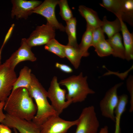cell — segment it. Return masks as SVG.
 Returning a JSON list of instances; mask_svg holds the SVG:
<instances>
[{
	"instance_id": "obj_1",
	"label": "cell",
	"mask_w": 133,
	"mask_h": 133,
	"mask_svg": "<svg viewBox=\"0 0 133 133\" xmlns=\"http://www.w3.org/2000/svg\"><path fill=\"white\" fill-rule=\"evenodd\" d=\"M3 109L9 115L31 121L36 113L37 108L28 90L20 87L12 91L4 101Z\"/></svg>"
},
{
	"instance_id": "obj_2",
	"label": "cell",
	"mask_w": 133,
	"mask_h": 133,
	"mask_svg": "<svg viewBox=\"0 0 133 133\" xmlns=\"http://www.w3.org/2000/svg\"><path fill=\"white\" fill-rule=\"evenodd\" d=\"M32 78L28 90L31 96L34 99L37 108L36 113L32 121L39 126L50 116L59 115L48 101L47 91L32 74Z\"/></svg>"
},
{
	"instance_id": "obj_3",
	"label": "cell",
	"mask_w": 133,
	"mask_h": 133,
	"mask_svg": "<svg viewBox=\"0 0 133 133\" xmlns=\"http://www.w3.org/2000/svg\"><path fill=\"white\" fill-rule=\"evenodd\" d=\"M87 78L81 72L78 75H72L59 82L60 85L65 86L67 89V100L71 103L81 102L85 100L88 94L95 93L89 87Z\"/></svg>"
},
{
	"instance_id": "obj_4",
	"label": "cell",
	"mask_w": 133,
	"mask_h": 133,
	"mask_svg": "<svg viewBox=\"0 0 133 133\" xmlns=\"http://www.w3.org/2000/svg\"><path fill=\"white\" fill-rule=\"evenodd\" d=\"M60 85L57 77L54 76L47 91V97L51 101V105L59 115L71 103L66 100V91Z\"/></svg>"
},
{
	"instance_id": "obj_5",
	"label": "cell",
	"mask_w": 133,
	"mask_h": 133,
	"mask_svg": "<svg viewBox=\"0 0 133 133\" xmlns=\"http://www.w3.org/2000/svg\"><path fill=\"white\" fill-rule=\"evenodd\" d=\"M78 120L75 133H97L99 122L93 106L84 108Z\"/></svg>"
},
{
	"instance_id": "obj_6",
	"label": "cell",
	"mask_w": 133,
	"mask_h": 133,
	"mask_svg": "<svg viewBox=\"0 0 133 133\" xmlns=\"http://www.w3.org/2000/svg\"><path fill=\"white\" fill-rule=\"evenodd\" d=\"M17 78L14 69L5 61L0 65V102L5 101L10 95Z\"/></svg>"
},
{
	"instance_id": "obj_7",
	"label": "cell",
	"mask_w": 133,
	"mask_h": 133,
	"mask_svg": "<svg viewBox=\"0 0 133 133\" xmlns=\"http://www.w3.org/2000/svg\"><path fill=\"white\" fill-rule=\"evenodd\" d=\"M123 84L122 83H118L111 88L106 92L100 102V107L102 116L111 119L114 122L115 111L119 101L117 90Z\"/></svg>"
},
{
	"instance_id": "obj_8",
	"label": "cell",
	"mask_w": 133,
	"mask_h": 133,
	"mask_svg": "<svg viewBox=\"0 0 133 133\" xmlns=\"http://www.w3.org/2000/svg\"><path fill=\"white\" fill-rule=\"evenodd\" d=\"M55 29L49 23L36 27L26 39L28 45L33 47L47 44L55 37Z\"/></svg>"
},
{
	"instance_id": "obj_9",
	"label": "cell",
	"mask_w": 133,
	"mask_h": 133,
	"mask_svg": "<svg viewBox=\"0 0 133 133\" xmlns=\"http://www.w3.org/2000/svg\"><path fill=\"white\" fill-rule=\"evenodd\" d=\"M78 119L65 120L59 115L51 116L39 126L41 133H66L71 127L76 125Z\"/></svg>"
},
{
	"instance_id": "obj_10",
	"label": "cell",
	"mask_w": 133,
	"mask_h": 133,
	"mask_svg": "<svg viewBox=\"0 0 133 133\" xmlns=\"http://www.w3.org/2000/svg\"><path fill=\"white\" fill-rule=\"evenodd\" d=\"M59 0H45L34 9L32 13L39 14L45 17L49 23L55 29L65 31V27L57 20L55 15V9Z\"/></svg>"
},
{
	"instance_id": "obj_11",
	"label": "cell",
	"mask_w": 133,
	"mask_h": 133,
	"mask_svg": "<svg viewBox=\"0 0 133 133\" xmlns=\"http://www.w3.org/2000/svg\"><path fill=\"white\" fill-rule=\"evenodd\" d=\"M11 17L17 19H26L33 13V10L42 3L41 1L32 0H12Z\"/></svg>"
},
{
	"instance_id": "obj_12",
	"label": "cell",
	"mask_w": 133,
	"mask_h": 133,
	"mask_svg": "<svg viewBox=\"0 0 133 133\" xmlns=\"http://www.w3.org/2000/svg\"><path fill=\"white\" fill-rule=\"evenodd\" d=\"M1 123L10 128H15L19 133H41L39 126L32 120L27 121L7 113Z\"/></svg>"
},
{
	"instance_id": "obj_13",
	"label": "cell",
	"mask_w": 133,
	"mask_h": 133,
	"mask_svg": "<svg viewBox=\"0 0 133 133\" xmlns=\"http://www.w3.org/2000/svg\"><path fill=\"white\" fill-rule=\"evenodd\" d=\"M31 48L27 42L26 38H22L19 47L5 62L11 68L15 69L16 66L21 62L36 61V58L32 52Z\"/></svg>"
},
{
	"instance_id": "obj_14",
	"label": "cell",
	"mask_w": 133,
	"mask_h": 133,
	"mask_svg": "<svg viewBox=\"0 0 133 133\" xmlns=\"http://www.w3.org/2000/svg\"><path fill=\"white\" fill-rule=\"evenodd\" d=\"M119 19L125 50V59L129 61L133 59V34L128 30L125 23L120 17H117Z\"/></svg>"
},
{
	"instance_id": "obj_15",
	"label": "cell",
	"mask_w": 133,
	"mask_h": 133,
	"mask_svg": "<svg viewBox=\"0 0 133 133\" xmlns=\"http://www.w3.org/2000/svg\"><path fill=\"white\" fill-rule=\"evenodd\" d=\"M78 11L82 16L85 19L86 25L93 29L101 27L102 21L99 18L96 11L83 5L79 6Z\"/></svg>"
},
{
	"instance_id": "obj_16",
	"label": "cell",
	"mask_w": 133,
	"mask_h": 133,
	"mask_svg": "<svg viewBox=\"0 0 133 133\" xmlns=\"http://www.w3.org/2000/svg\"><path fill=\"white\" fill-rule=\"evenodd\" d=\"M31 72V69L27 66H24L21 69L19 76L13 84L12 91L20 87L25 88L28 89L32 81Z\"/></svg>"
},
{
	"instance_id": "obj_17",
	"label": "cell",
	"mask_w": 133,
	"mask_h": 133,
	"mask_svg": "<svg viewBox=\"0 0 133 133\" xmlns=\"http://www.w3.org/2000/svg\"><path fill=\"white\" fill-rule=\"evenodd\" d=\"M122 38L121 35L118 33L106 40L113 49L112 55L114 57L124 59H125V50Z\"/></svg>"
},
{
	"instance_id": "obj_18",
	"label": "cell",
	"mask_w": 133,
	"mask_h": 133,
	"mask_svg": "<svg viewBox=\"0 0 133 133\" xmlns=\"http://www.w3.org/2000/svg\"><path fill=\"white\" fill-rule=\"evenodd\" d=\"M101 27L104 33L109 38L121 31V26L119 19L117 17L114 21L108 20L106 16H104L102 21Z\"/></svg>"
},
{
	"instance_id": "obj_19",
	"label": "cell",
	"mask_w": 133,
	"mask_h": 133,
	"mask_svg": "<svg viewBox=\"0 0 133 133\" xmlns=\"http://www.w3.org/2000/svg\"><path fill=\"white\" fill-rule=\"evenodd\" d=\"M86 29L83 34L81 42L78 45V49L82 57H86L89 55V48L92 46V33L93 28L86 25Z\"/></svg>"
},
{
	"instance_id": "obj_20",
	"label": "cell",
	"mask_w": 133,
	"mask_h": 133,
	"mask_svg": "<svg viewBox=\"0 0 133 133\" xmlns=\"http://www.w3.org/2000/svg\"><path fill=\"white\" fill-rule=\"evenodd\" d=\"M119 103L114 112L116 123L115 133H120V125L121 117L126 110V106L128 101V97L126 94H123L119 96Z\"/></svg>"
},
{
	"instance_id": "obj_21",
	"label": "cell",
	"mask_w": 133,
	"mask_h": 133,
	"mask_svg": "<svg viewBox=\"0 0 133 133\" xmlns=\"http://www.w3.org/2000/svg\"><path fill=\"white\" fill-rule=\"evenodd\" d=\"M65 57L69 60L75 68L77 69L80 65L82 57L78 48L67 45H64Z\"/></svg>"
},
{
	"instance_id": "obj_22",
	"label": "cell",
	"mask_w": 133,
	"mask_h": 133,
	"mask_svg": "<svg viewBox=\"0 0 133 133\" xmlns=\"http://www.w3.org/2000/svg\"><path fill=\"white\" fill-rule=\"evenodd\" d=\"M66 22L65 31L67 35L68 39V42L67 45L78 48L76 38V18L73 17Z\"/></svg>"
},
{
	"instance_id": "obj_23",
	"label": "cell",
	"mask_w": 133,
	"mask_h": 133,
	"mask_svg": "<svg viewBox=\"0 0 133 133\" xmlns=\"http://www.w3.org/2000/svg\"><path fill=\"white\" fill-rule=\"evenodd\" d=\"M122 21L132 26L133 25V0H123L122 7L119 16Z\"/></svg>"
},
{
	"instance_id": "obj_24",
	"label": "cell",
	"mask_w": 133,
	"mask_h": 133,
	"mask_svg": "<svg viewBox=\"0 0 133 133\" xmlns=\"http://www.w3.org/2000/svg\"><path fill=\"white\" fill-rule=\"evenodd\" d=\"M123 2V0H103L100 4L117 17L120 16Z\"/></svg>"
},
{
	"instance_id": "obj_25",
	"label": "cell",
	"mask_w": 133,
	"mask_h": 133,
	"mask_svg": "<svg viewBox=\"0 0 133 133\" xmlns=\"http://www.w3.org/2000/svg\"><path fill=\"white\" fill-rule=\"evenodd\" d=\"M45 49L62 58L65 57L64 45L61 44L54 38L51 40L44 47Z\"/></svg>"
},
{
	"instance_id": "obj_26",
	"label": "cell",
	"mask_w": 133,
	"mask_h": 133,
	"mask_svg": "<svg viewBox=\"0 0 133 133\" xmlns=\"http://www.w3.org/2000/svg\"><path fill=\"white\" fill-rule=\"evenodd\" d=\"M94 47L95 51L100 57H103L112 55L113 49L105 39L96 44Z\"/></svg>"
},
{
	"instance_id": "obj_27",
	"label": "cell",
	"mask_w": 133,
	"mask_h": 133,
	"mask_svg": "<svg viewBox=\"0 0 133 133\" xmlns=\"http://www.w3.org/2000/svg\"><path fill=\"white\" fill-rule=\"evenodd\" d=\"M58 4L60 8L59 14L63 20L66 22L73 17L72 11L68 6L67 0H59Z\"/></svg>"
},
{
	"instance_id": "obj_28",
	"label": "cell",
	"mask_w": 133,
	"mask_h": 133,
	"mask_svg": "<svg viewBox=\"0 0 133 133\" xmlns=\"http://www.w3.org/2000/svg\"><path fill=\"white\" fill-rule=\"evenodd\" d=\"M92 46H94L100 41L105 39L104 33L101 27L93 29L92 33Z\"/></svg>"
},
{
	"instance_id": "obj_29",
	"label": "cell",
	"mask_w": 133,
	"mask_h": 133,
	"mask_svg": "<svg viewBox=\"0 0 133 133\" xmlns=\"http://www.w3.org/2000/svg\"><path fill=\"white\" fill-rule=\"evenodd\" d=\"M126 84L131 97L130 107L129 111L131 112L133 111V77L132 75H131L129 76L127 80Z\"/></svg>"
},
{
	"instance_id": "obj_30",
	"label": "cell",
	"mask_w": 133,
	"mask_h": 133,
	"mask_svg": "<svg viewBox=\"0 0 133 133\" xmlns=\"http://www.w3.org/2000/svg\"><path fill=\"white\" fill-rule=\"evenodd\" d=\"M55 66L56 68L66 73H70L73 71L72 68L66 65L57 62L55 64Z\"/></svg>"
},
{
	"instance_id": "obj_31",
	"label": "cell",
	"mask_w": 133,
	"mask_h": 133,
	"mask_svg": "<svg viewBox=\"0 0 133 133\" xmlns=\"http://www.w3.org/2000/svg\"><path fill=\"white\" fill-rule=\"evenodd\" d=\"M0 133H12V131L7 126L0 123Z\"/></svg>"
},
{
	"instance_id": "obj_32",
	"label": "cell",
	"mask_w": 133,
	"mask_h": 133,
	"mask_svg": "<svg viewBox=\"0 0 133 133\" xmlns=\"http://www.w3.org/2000/svg\"><path fill=\"white\" fill-rule=\"evenodd\" d=\"M4 105V101L0 102V123H1L5 117V114H4L3 112Z\"/></svg>"
},
{
	"instance_id": "obj_33",
	"label": "cell",
	"mask_w": 133,
	"mask_h": 133,
	"mask_svg": "<svg viewBox=\"0 0 133 133\" xmlns=\"http://www.w3.org/2000/svg\"><path fill=\"white\" fill-rule=\"evenodd\" d=\"M99 133H108V127L107 126L101 128Z\"/></svg>"
},
{
	"instance_id": "obj_34",
	"label": "cell",
	"mask_w": 133,
	"mask_h": 133,
	"mask_svg": "<svg viewBox=\"0 0 133 133\" xmlns=\"http://www.w3.org/2000/svg\"><path fill=\"white\" fill-rule=\"evenodd\" d=\"M14 133H18L17 130L15 128H13Z\"/></svg>"
},
{
	"instance_id": "obj_35",
	"label": "cell",
	"mask_w": 133,
	"mask_h": 133,
	"mask_svg": "<svg viewBox=\"0 0 133 133\" xmlns=\"http://www.w3.org/2000/svg\"><path fill=\"white\" fill-rule=\"evenodd\" d=\"M1 51L0 50V65L1 64Z\"/></svg>"
}]
</instances>
